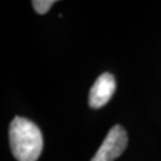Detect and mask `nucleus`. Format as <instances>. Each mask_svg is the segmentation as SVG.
Masks as SVG:
<instances>
[{
    "mask_svg": "<svg viewBox=\"0 0 161 161\" xmlns=\"http://www.w3.org/2000/svg\"><path fill=\"white\" fill-rule=\"evenodd\" d=\"M10 146L18 161H37L43 149V136L34 122L14 117L8 130Z\"/></svg>",
    "mask_w": 161,
    "mask_h": 161,
    "instance_id": "1",
    "label": "nucleus"
},
{
    "mask_svg": "<svg viewBox=\"0 0 161 161\" xmlns=\"http://www.w3.org/2000/svg\"><path fill=\"white\" fill-rule=\"evenodd\" d=\"M127 144L128 136L125 130L121 125H115L110 129L91 161H114L124 152Z\"/></svg>",
    "mask_w": 161,
    "mask_h": 161,
    "instance_id": "2",
    "label": "nucleus"
},
{
    "mask_svg": "<svg viewBox=\"0 0 161 161\" xmlns=\"http://www.w3.org/2000/svg\"><path fill=\"white\" fill-rule=\"evenodd\" d=\"M116 90L115 76L110 73H104L98 76L96 82L90 90L88 104L92 109L103 108L105 104L109 103L112 94Z\"/></svg>",
    "mask_w": 161,
    "mask_h": 161,
    "instance_id": "3",
    "label": "nucleus"
},
{
    "mask_svg": "<svg viewBox=\"0 0 161 161\" xmlns=\"http://www.w3.org/2000/svg\"><path fill=\"white\" fill-rule=\"evenodd\" d=\"M54 4H55L54 0H35V1H32V6H34L35 11L40 13V14L47 13Z\"/></svg>",
    "mask_w": 161,
    "mask_h": 161,
    "instance_id": "4",
    "label": "nucleus"
}]
</instances>
